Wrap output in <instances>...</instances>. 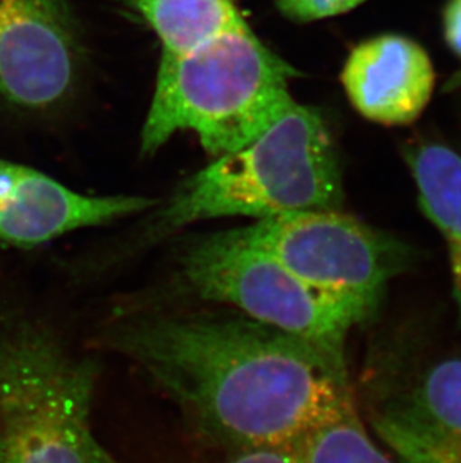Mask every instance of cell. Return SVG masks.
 <instances>
[{
  "label": "cell",
  "instance_id": "cell-15",
  "mask_svg": "<svg viewBox=\"0 0 461 463\" xmlns=\"http://www.w3.org/2000/svg\"><path fill=\"white\" fill-rule=\"evenodd\" d=\"M298 447L300 446L249 449L230 463H300Z\"/></svg>",
  "mask_w": 461,
  "mask_h": 463
},
{
  "label": "cell",
  "instance_id": "cell-5",
  "mask_svg": "<svg viewBox=\"0 0 461 463\" xmlns=\"http://www.w3.org/2000/svg\"><path fill=\"white\" fill-rule=\"evenodd\" d=\"M183 273L205 300L232 305L257 323L343 359L349 332L369 318L353 303L315 288L275 257L248 245L234 230L189 248Z\"/></svg>",
  "mask_w": 461,
  "mask_h": 463
},
{
  "label": "cell",
  "instance_id": "cell-12",
  "mask_svg": "<svg viewBox=\"0 0 461 463\" xmlns=\"http://www.w3.org/2000/svg\"><path fill=\"white\" fill-rule=\"evenodd\" d=\"M161 41L162 57L179 56L248 23L234 0H125Z\"/></svg>",
  "mask_w": 461,
  "mask_h": 463
},
{
  "label": "cell",
  "instance_id": "cell-9",
  "mask_svg": "<svg viewBox=\"0 0 461 463\" xmlns=\"http://www.w3.org/2000/svg\"><path fill=\"white\" fill-rule=\"evenodd\" d=\"M340 79L362 118L385 127H405L430 102L436 74L418 43L401 35H379L349 52Z\"/></svg>",
  "mask_w": 461,
  "mask_h": 463
},
{
  "label": "cell",
  "instance_id": "cell-16",
  "mask_svg": "<svg viewBox=\"0 0 461 463\" xmlns=\"http://www.w3.org/2000/svg\"><path fill=\"white\" fill-rule=\"evenodd\" d=\"M442 22H444L445 41L461 61V0L447 2Z\"/></svg>",
  "mask_w": 461,
  "mask_h": 463
},
{
  "label": "cell",
  "instance_id": "cell-13",
  "mask_svg": "<svg viewBox=\"0 0 461 463\" xmlns=\"http://www.w3.org/2000/svg\"><path fill=\"white\" fill-rule=\"evenodd\" d=\"M298 451L300 463H394L372 441L355 407L315 429Z\"/></svg>",
  "mask_w": 461,
  "mask_h": 463
},
{
  "label": "cell",
  "instance_id": "cell-8",
  "mask_svg": "<svg viewBox=\"0 0 461 463\" xmlns=\"http://www.w3.org/2000/svg\"><path fill=\"white\" fill-rule=\"evenodd\" d=\"M155 204L156 200L136 195L89 197L35 168L0 159V241L8 245L33 248Z\"/></svg>",
  "mask_w": 461,
  "mask_h": 463
},
{
  "label": "cell",
  "instance_id": "cell-4",
  "mask_svg": "<svg viewBox=\"0 0 461 463\" xmlns=\"http://www.w3.org/2000/svg\"><path fill=\"white\" fill-rule=\"evenodd\" d=\"M98 367L22 323L0 335V463H114L92 428Z\"/></svg>",
  "mask_w": 461,
  "mask_h": 463
},
{
  "label": "cell",
  "instance_id": "cell-11",
  "mask_svg": "<svg viewBox=\"0 0 461 463\" xmlns=\"http://www.w3.org/2000/svg\"><path fill=\"white\" fill-rule=\"evenodd\" d=\"M419 204L448 248L454 291L461 310V155L439 143L406 150Z\"/></svg>",
  "mask_w": 461,
  "mask_h": 463
},
{
  "label": "cell",
  "instance_id": "cell-7",
  "mask_svg": "<svg viewBox=\"0 0 461 463\" xmlns=\"http://www.w3.org/2000/svg\"><path fill=\"white\" fill-rule=\"evenodd\" d=\"M65 0H0V107L40 113L65 102L81 66Z\"/></svg>",
  "mask_w": 461,
  "mask_h": 463
},
{
  "label": "cell",
  "instance_id": "cell-10",
  "mask_svg": "<svg viewBox=\"0 0 461 463\" xmlns=\"http://www.w3.org/2000/svg\"><path fill=\"white\" fill-rule=\"evenodd\" d=\"M374 428L400 463H461V359L430 367Z\"/></svg>",
  "mask_w": 461,
  "mask_h": 463
},
{
  "label": "cell",
  "instance_id": "cell-1",
  "mask_svg": "<svg viewBox=\"0 0 461 463\" xmlns=\"http://www.w3.org/2000/svg\"><path fill=\"white\" fill-rule=\"evenodd\" d=\"M114 345L221 441L300 446L353 405L343 357L253 319L159 317Z\"/></svg>",
  "mask_w": 461,
  "mask_h": 463
},
{
  "label": "cell",
  "instance_id": "cell-3",
  "mask_svg": "<svg viewBox=\"0 0 461 463\" xmlns=\"http://www.w3.org/2000/svg\"><path fill=\"white\" fill-rule=\"evenodd\" d=\"M342 200L339 159L323 116L296 102L257 140L184 180L159 212L157 227L171 232L207 219L337 210Z\"/></svg>",
  "mask_w": 461,
  "mask_h": 463
},
{
  "label": "cell",
  "instance_id": "cell-6",
  "mask_svg": "<svg viewBox=\"0 0 461 463\" xmlns=\"http://www.w3.org/2000/svg\"><path fill=\"white\" fill-rule=\"evenodd\" d=\"M234 232L315 288L369 317L403 260L396 241L339 210L276 214Z\"/></svg>",
  "mask_w": 461,
  "mask_h": 463
},
{
  "label": "cell",
  "instance_id": "cell-2",
  "mask_svg": "<svg viewBox=\"0 0 461 463\" xmlns=\"http://www.w3.org/2000/svg\"><path fill=\"white\" fill-rule=\"evenodd\" d=\"M294 75L249 24L179 56H161L141 154H155L186 131L214 157L241 149L296 104Z\"/></svg>",
  "mask_w": 461,
  "mask_h": 463
},
{
  "label": "cell",
  "instance_id": "cell-14",
  "mask_svg": "<svg viewBox=\"0 0 461 463\" xmlns=\"http://www.w3.org/2000/svg\"><path fill=\"white\" fill-rule=\"evenodd\" d=\"M367 0H275L283 17L296 23H310L349 13Z\"/></svg>",
  "mask_w": 461,
  "mask_h": 463
}]
</instances>
